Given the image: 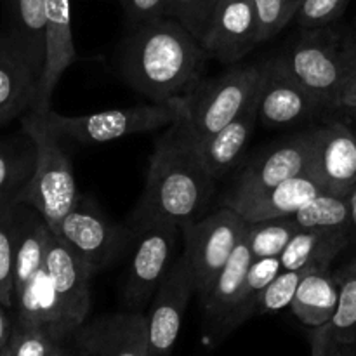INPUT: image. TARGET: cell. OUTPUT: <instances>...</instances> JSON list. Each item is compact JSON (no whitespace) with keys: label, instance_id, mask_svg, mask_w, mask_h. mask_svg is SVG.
I'll use <instances>...</instances> for the list:
<instances>
[{"label":"cell","instance_id":"cell-12","mask_svg":"<svg viewBox=\"0 0 356 356\" xmlns=\"http://www.w3.org/2000/svg\"><path fill=\"white\" fill-rule=\"evenodd\" d=\"M195 289L193 271L181 254L152 299L148 315V356H172L184 312Z\"/></svg>","mask_w":356,"mask_h":356},{"label":"cell","instance_id":"cell-41","mask_svg":"<svg viewBox=\"0 0 356 356\" xmlns=\"http://www.w3.org/2000/svg\"><path fill=\"white\" fill-rule=\"evenodd\" d=\"M6 306L0 302V351L9 344L10 341V327H9V318L6 315Z\"/></svg>","mask_w":356,"mask_h":356},{"label":"cell","instance_id":"cell-32","mask_svg":"<svg viewBox=\"0 0 356 356\" xmlns=\"http://www.w3.org/2000/svg\"><path fill=\"white\" fill-rule=\"evenodd\" d=\"M35 169V146H0V200L16 198Z\"/></svg>","mask_w":356,"mask_h":356},{"label":"cell","instance_id":"cell-10","mask_svg":"<svg viewBox=\"0 0 356 356\" xmlns=\"http://www.w3.org/2000/svg\"><path fill=\"white\" fill-rule=\"evenodd\" d=\"M315 141L316 129H309L257 153L236 172L222 202L254 195L292 177L309 176Z\"/></svg>","mask_w":356,"mask_h":356},{"label":"cell","instance_id":"cell-4","mask_svg":"<svg viewBox=\"0 0 356 356\" xmlns=\"http://www.w3.org/2000/svg\"><path fill=\"white\" fill-rule=\"evenodd\" d=\"M188 115H190L188 96L174 97L165 103L111 108V110L76 115V117L56 113L52 108L45 111L49 125L59 139H72L87 145L110 143L127 136L170 127L177 122L186 120Z\"/></svg>","mask_w":356,"mask_h":356},{"label":"cell","instance_id":"cell-40","mask_svg":"<svg viewBox=\"0 0 356 356\" xmlns=\"http://www.w3.org/2000/svg\"><path fill=\"white\" fill-rule=\"evenodd\" d=\"M332 110H356V72L351 75V79L348 80L346 86L343 87L339 96L336 97V101H334L332 104Z\"/></svg>","mask_w":356,"mask_h":356},{"label":"cell","instance_id":"cell-23","mask_svg":"<svg viewBox=\"0 0 356 356\" xmlns=\"http://www.w3.org/2000/svg\"><path fill=\"white\" fill-rule=\"evenodd\" d=\"M351 238L353 232L346 228L301 229L280 254L282 270L329 268Z\"/></svg>","mask_w":356,"mask_h":356},{"label":"cell","instance_id":"cell-31","mask_svg":"<svg viewBox=\"0 0 356 356\" xmlns=\"http://www.w3.org/2000/svg\"><path fill=\"white\" fill-rule=\"evenodd\" d=\"M17 202L16 198L0 200V302L7 309L14 306L13 261L16 236Z\"/></svg>","mask_w":356,"mask_h":356},{"label":"cell","instance_id":"cell-35","mask_svg":"<svg viewBox=\"0 0 356 356\" xmlns=\"http://www.w3.org/2000/svg\"><path fill=\"white\" fill-rule=\"evenodd\" d=\"M305 0H254L259 23V40L266 42L277 37L301 9Z\"/></svg>","mask_w":356,"mask_h":356},{"label":"cell","instance_id":"cell-5","mask_svg":"<svg viewBox=\"0 0 356 356\" xmlns=\"http://www.w3.org/2000/svg\"><path fill=\"white\" fill-rule=\"evenodd\" d=\"M296 79L332 110V104L356 72V38L330 26L305 30L284 54Z\"/></svg>","mask_w":356,"mask_h":356},{"label":"cell","instance_id":"cell-37","mask_svg":"<svg viewBox=\"0 0 356 356\" xmlns=\"http://www.w3.org/2000/svg\"><path fill=\"white\" fill-rule=\"evenodd\" d=\"M351 0H305L296 14V21L302 30L330 26L343 16Z\"/></svg>","mask_w":356,"mask_h":356},{"label":"cell","instance_id":"cell-38","mask_svg":"<svg viewBox=\"0 0 356 356\" xmlns=\"http://www.w3.org/2000/svg\"><path fill=\"white\" fill-rule=\"evenodd\" d=\"M167 0H125V10L132 26L165 17Z\"/></svg>","mask_w":356,"mask_h":356},{"label":"cell","instance_id":"cell-2","mask_svg":"<svg viewBox=\"0 0 356 356\" xmlns=\"http://www.w3.org/2000/svg\"><path fill=\"white\" fill-rule=\"evenodd\" d=\"M216 191V179L176 125L156 141L149 159L145 190L129 218L132 232L143 226L174 225L183 229L205 216Z\"/></svg>","mask_w":356,"mask_h":356},{"label":"cell","instance_id":"cell-18","mask_svg":"<svg viewBox=\"0 0 356 356\" xmlns=\"http://www.w3.org/2000/svg\"><path fill=\"white\" fill-rule=\"evenodd\" d=\"M45 58L33 111L51 110V99L63 73L76 59L72 33V6L70 0H45Z\"/></svg>","mask_w":356,"mask_h":356},{"label":"cell","instance_id":"cell-14","mask_svg":"<svg viewBox=\"0 0 356 356\" xmlns=\"http://www.w3.org/2000/svg\"><path fill=\"white\" fill-rule=\"evenodd\" d=\"M309 177L329 193H350L356 184V129L341 120L316 129Z\"/></svg>","mask_w":356,"mask_h":356},{"label":"cell","instance_id":"cell-6","mask_svg":"<svg viewBox=\"0 0 356 356\" xmlns=\"http://www.w3.org/2000/svg\"><path fill=\"white\" fill-rule=\"evenodd\" d=\"M263 65L233 66L222 75L198 82L188 94L190 115L177 122L188 139H202L221 131L252 104L259 89Z\"/></svg>","mask_w":356,"mask_h":356},{"label":"cell","instance_id":"cell-16","mask_svg":"<svg viewBox=\"0 0 356 356\" xmlns=\"http://www.w3.org/2000/svg\"><path fill=\"white\" fill-rule=\"evenodd\" d=\"M45 271L51 278L61 312L75 334L86 323L90 309L89 282L92 273L87 264L52 233L45 254Z\"/></svg>","mask_w":356,"mask_h":356},{"label":"cell","instance_id":"cell-45","mask_svg":"<svg viewBox=\"0 0 356 356\" xmlns=\"http://www.w3.org/2000/svg\"><path fill=\"white\" fill-rule=\"evenodd\" d=\"M346 113H348V115H350V117H351V118H353V120L356 122V110H350V111H346Z\"/></svg>","mask_w":356,"mask_h":356},{"label":"cell","instance_id":"cell-13","mask_svg":"<svg viewBox=\"0 0 356 356\" xmlns=\"http://www.w3.org/2000/svg\"><path fill=\"white\" fill-rule=\"evenodd\" d=\"M259 40V23L254 0H219L202 45L222 65H235Z\"/></svg>","mask_w":356,"mask_h":356},{"label":"cell","instance_id":"cell-36","mask_svg":"<svg viewBox=\"0 0 356 356\" xmlns=\"http://www.w3.org/2000/svg\"><path fill=\"white\" fill-rule=\"evenodd\" d=\"M9 348L13 356H56L61 346L47 330L17 325L10 334Z\"/></svg>","mask_w":356,"mask_h":356},{"label":"cell","instance_id":"cell-19","mask_svg":"<svg viewBox=\"0 0 356 356\" xmlns=\"http://www.w3.org/2000/svg\"><path fill=\"white\" fill-rule=\"evenodd\" d=\"M257 124V94L254 97L252 104L240 115L236 120L222 127L221 131L214 132V134L207 136L202 139H188L183 132L184 141L193 148L197 153L198 160L202 165L207 169V172L214 177L216 181L233 170L235 167L240 165L243 155H245L247 145H249L250 138H252L254 127Z\"/></svg>","mask_w":356,"mask_h":356},{"label":"cell","instance_id":"cell-25","mask_svg":"<svg viewBox=\"0 0 356 356\" xmlns=\"http://www.w3.org/2000/svg\"><path fill=\"white\" fill-rule=\"evenodd\" d=\"M252 261V254H250L245 238H243L235 249L233 256L229 257L228 263L225 264L221 273L216 277L214 284L209 289L207 294L202 298L205 316L216 329L235 308Z\"/></svg>","mask_w":356,"mask_h":356},{"label":"cell","instance_id":"cell-29","mask_svg":"<svg viewBox=\"0 0 356 356\" xmlns=\"http://www.w3.org/2000/svg\"><path fill=\"white\" fill-rule=\"evenodd\" d=\"M334 275L339 285V305L330 320L332 341L337 346H351L356 343V259Z\"/></svg>","mask_w":356,"mask_h":356},{"label":"cell","instance_id":"cell-49","mask_svg":"<svg viewBox=\"0 0 356 356\" xmlns=\"http://www.w3.org/2000/svg\"><path fill=\"white\" fill-rule=\"evenodd\" d=\"M355 26H356V17H355Z\"/></svg>","mask_w":356,"mask_h":356},{"label":"cell","instance_id":"cell-17","mask_svg":"<svg viewBox=\"0 0 356 356\" xmlns=\"http://www.w3.org/2000/svg\"><path fill=\"white\" fill-rule=\"evenodd\" d=\"M42 68L13 33L0 37V125L33 110Z\"/></svg>","mask_w":356,"mask_h":356},{"label":"cell","instance_id":"cell-26","mask_svg":"<svg viewBox=\"0 0 356 356\" xmlns=\"http://www.w3.org/2000/svg\"><path fill=\"white\" fill-rule=\"evenodd\" d=\"M282 271L280 257H264V259H254L247 271L245 282H243L242 292L238 296L235 308L232 309L228 316L219 323L218 330L221 336L232 332L238 325H242L245 320L254 316V302H256L259 292L277 277Z\"/></svg>","mask_w":356,"mask_h":356},{"label":"cell","instance_id":"cell-20","mask_svg":"<svg viewBox=\"0 0 356 356\" xmlns=\"http://www.w3.org/2000/svg\"><path fill=\"white\" fill-rule=\"evenodd\" d=\"M323 191L313 177L298 176L254 195L222 202V205L238 212L247 222H259L296 214Z\"/></svg>","mask_w":356,"mask_h":356},{"label":"cell","instance_id":"cell-46","mask_svg":"<svg viewBox=\"0 0 356 356\" xmlns=\"http://www.w3.org/2000/svg\"><path fill=\"white\" fill-rule=\"evenodd\" d=\"M6 356H13V351H10L9 344H7V350H6Z\"/></svg>","mask_w":356,"mask_h":356},{"label":"cell","instance_id":"cell-42","mask_svg":"<svg viewBox=\"0 0 356 356\" xmlns=\"http://www.w3.org/2000/svg\"><path fill=\"white\" fill-rule=\"evenodd\" d=\"M348 207H350V221H351V232L356 235V184L350 190V193L346 195Z\"/></svg>","mask_w":356,"mask_h":356},{"label":"cell","instance_id":"cell-33","mask_svg":"<svg viewBox=\"0 0 356 356\" xmlns=\"http://www.w3.org/2000/svg\"><path fill=\"white\" fill-rule=\"evenodd\" d=\"M306 271H308V268H305V270H282L259 292L256 302H254V315H270V313H277L291 306L296 291L299 287V282L302 280Z\"/></svg>","mask_w":356,"mask_h":356},{"label":"cell","instance_id":"cell-3","mask_svg":"<svg viewBox=\"0 0 356 356\" xmlns=\"http://www.w3.org/2000/svg\"><path fill=\"white\" fill-rule=\"evenodd\" d=\"M23 132L35 146V169L30 181L17 193L16 202L37 209L56 235L63 218L79 197L72 160L61 146V139L49 125L45 113L26 111Z\"/></svg>","mask_w":356,"mask_h":356},{"label":"cell","instance_id":"cell-9","mask_svg":"<svg viewBox=\"0 0 356 356\" xmlns=\"http://www.w3.org/2000/svg\"><path fill=\"white\" fill-rule=\"evenodd\" d=\"M179 233H183L181 228L162 222L136 229L138 242L122 291L125 308L141 312L155 298L156 291L179 257H176Z\"/></svg>","mask_w":356,"mask_h":356},{"label":"cell","instance_id":"cell-8","mask_svg":"<svg viewBox=\"0 0 356 356\" xmlns=\"http://www.w3.org/2000/svg\"><path fill=\"white\" fill-rule=\"evenodd\" d=\"M56 236L87 264L90 273L96 275L120 257L134 232L118 226L92 200L79 195L63 218Z\"/></svg>","mask_w":356,"mask_h":356},{"label":"cell","instance_id":"cell-34","mask_svg":"<svg viewBox=\"0 0 356 356\" xmlns=\"http://www.w3.org/2000/svg\"><path fill=\"white\" fill-rule=\"evenodd\" d=\"M219 0H167L165 17L179 21L198 40L207 33Z\"/></svg>","mask_w":356,"mask_h":356},{"label":"cell","instance_id":"cell-24","mask_svg":"<svg viewBox=\"0 0 356 356\" xmlns=\"http://www.w3.org/2000/svg\"><path fill=\"white\" fill-rule=\"evenodd\" d=\"M339 305V285L329 268H308L292 299L291 309L306 327L330 323Z\"/></svg>","mask_w":356,"mask_h":356},{"label":"cell","instance_id":"cell-21","mask_svg":"<svg viewBox=\"0 0 356 356\" xmlns=\"http://www.w3.org/2000/svg\"><path fill=\"white\" fill-rule=\"evenodd\" d=\"M52 232L44 216L28 204H17L16 236H14L13 284L14 296L45 266L49 238Z\"/></svg>","mask_w":356,"mask_h":356},{"label":"cell","instance_id":"cell-15","mask_svg":"<svg viewBox=\"0 0 356 356\" xmlns=\"http://www.w3.org/2000/svg\"><path fill=\"white\" fill-rule=\"evenodd\" d=\"M75 343L90 356H148V316L132 309L103 315L83 323Z\"/></svg>","mask_w":356,"mask_h":356},{"label":"cell","instance_id":"cell-39","mask_svg":"<svg viewBox=\"0 0 356 356\" xmlns=\"http://www.w3.org/2000/svg\"><path fill=\"white\" fill-rule=\"evenodd\" d=\"M309 344H312V353H309V356H330L334 348L330 323L315 327L312 334H309Z\"/></svg>","mask_w":356,"mask_h":356},{"label":"cell","instance_id":"cell-22","mask_svg":"<svg viewBox=\"0 0 356 356\" xmlns=\"http://www.w3.org/2000/svg\"><path fill=\"white\" fill-rule=\"evenodd\" d=\"M14 306L17 308V325L47 330L56 343L73 336L45 266L14 296Z\"/></svg>","mask_w":356,"mask_h":356},{"label":"cell","instance_id":"cell-28","mask_svg":"<svg viewBox=\"0 0 356 356\" xmlns=\"http://www.w3.org/2000/svg\"><path fill=\"white\" fill-rule=\"evenodd\" d=\"M299 232L301 228L298 222L292 219V216H287V218L249 222L243 238L254 259H264V257H280L285 247Z\"/></svg>","mask_w":356,"mask_h":356},{"label":"cell","instance_id":"cell-11","mask_svg":"<svg viewBox=\"0 0 356 356\" xmlns=\"http://www.w3.org/2000/svg\"><path fill=\"white\" fill-rule=\"evenodd\" d=\"M323 106L289 68L284 56L263 65L257 89V122L268 127H287L318 113Z\"/></svg>","mask_w":356,"mask_h":356},{"label":"cell","instance_id":"cell-43","mask_svg":"<svg viewBox=\"0 0 356 356\" xmlns=\"http://www.w3.org/2000/svg\"><path fill=\"white\" fill-rule=\"evenodd\" d=\"M330 356H348L346 355V346H337V344H334L332 353H330Z\"/></svg>","mask_w":356,"mask_h":356},{"label":"cell","instance_id":"cell-44","mask_svg":"<svg viewBox=\"0 0 356 356\" xmlns=\"http://www.w3.org/2000/svg\"><path fill=\"white\" fill-rule=\"evenodd\" d=\"M56 356H72V355H70V353H68V351H66V350H65V348H59L58 355H56Z\"/></svg>","mask_w":356,"mask_h":356},{"label":"cell","instance_id":"cell-48","mask_svg":"<svg viewBox=\"0 0 356 356\" xmlns=\"http://www.w3.org/2000/svg\"><path fill=\"white\" fill-rule=\"evenodd\" d=\"M76 356H90V355H87V353H83V351H79V355Z\"/></svg>","mask_w":356,"mask_h":356},{"label":"cell","instance_id":"cell-7","mask_svg":"<svg viewBox=\"0 0 356 356\" xmlns=\"http://www.w3.org/2000/svg\"><path fill=\"white\" fill-rule=\"evenodd\" d=\"M247 228L249 222L238 212L222 205L214 214L204 216L181 229L184 238L183 254L193 271L195 289L200 299L233 256Z\"/></svg>","mask_w":356,"mask_h":356},{"label":"cell","instance_id":"cell-27","mask_svg":"<svg viewBox=\"0 0 356 356\" xmlns=\"http://www.w3.org/2000/svg\"><path fill=\"white\" fill-rule=\"evenodd\" d=\"M45 0H14V28L10 33L40 68H44L45 58Z\"/></svg>","mask_w":356,"mask_h":356},{"label":"cell","instance_id":"cell-1","mask_svg":"<svg viewBox=\"0 0 356 356\" xmlns=\"http://www.w3.org/2000/svg\"><path fill=\"white\" fill-rule=\"evenodd\" d=\"M207 51L202 42L172 17H159L125 38L118 70L125 83L153 103L188 96L200 82Z\"/></svg>","mask_w":356,"mask_h":356},{"label":"cell","instance_id":"cell-47","mask_svg":"<svg viewBox=\"0 0 356 356\" xmlns=\"http://www.w3.org/2000/svg\"><path fill=\"white\" fill-rule=\"evenodd\" d=\"M6 350H7V346H6V348H3V350H2V351H0V356H6Z\"/></svg>","mask_w":356,"mask_h":356},{"label":"cell","instance_id":"cell-30","mask_svg":"<svg viewBox=\"0 0 356 356\" xmlns=\"http://www.w3.org/2000/svg\"><path fill=\"white\" fill-rule=\"evenodd\" d=\"M292 219L301 229L309 228H346L351 229L350 207L343 195H334L329 191L316 195L305 207L299 209Z\"/></svg>","mask_w":356,"mask_h":356}]
</instances>
